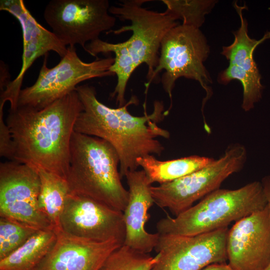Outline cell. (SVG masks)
I'll return each instance as SVG.
<instances>
[{
  "instance_id": "obj_19",
  "label": "cell",
  "mask_w": 270,
  "mask_h": 270,
  "mask_svg": "<svg viewBox=\"0 0 270 270\" xmlns=\"http://www.w3.org/2000/svg\"><path fill=\"white\" fill-rule=\"evenodd\" d=\"M56 238L53 228L38 230L18 249L0 260V270H33L52 248Z\"/></svg>"
},
{
  "instance_id": "obj_21",
  "label": "cell",
  "mask_w": 270,
  "mask_h": 270,
  "mask_svg": "<svg viewBox=\"0 0 270 270\" xmlns=\"http://www.w3.org/2000/svg\"><path fill=\"white\" fill-rule=\"evenodd\" d=\"M166 6L164 12L176 20H180L182 24L200 28L204 23L205 16L209 13L216 1L212 0H162Z\"/></svg>"
},
{
  "instance_id": "obj_7",
  "label": "cell",
  "mask_w": 270,
  "mask_h": 270,
  "mask_svg": "<svg viewBox=\"0 0 270 270\" xmlns=\"http://www.w3.org/2000/svg\"><path fill=\"white\" fill-rule=\"evenodd\" d=\"M48 56V54L44 56L35 82L21 90L18 107L42 109L76 90L84 81L114 76L110 70L114 62L112 56L85 62L78 56L75 46H68L66 54L51 68L47 66Z\"/></svg>"
},
{
  "instance_id": "obj_10",
  "label": "cell",
  "mask_w": 270,
  "mask_h": 270,
  "mask_svg": "<svg viewBox=\"0 0 270 270\" xmlns=\"http://www.w3.org/2000/svg\"><path fill=\"white\" fill-rule=\"evenodd\" d=\"M228 227L192 236L160 234L158 258L150 270H201L226 263Z\"/></svg>"
},
{
  "instance_id": "obj_26",
  "label": "cell",
  "mask_w": 270,
  "mask_h": 270,
  "mask_svg": "<svg viewBox=\"0 0 270 270\" xmlns=\"http://www.w3.org/2000/svg\"><path fill=\"white\" fill-rule=\"evenodd\" d=\"M201 270H234L226 263L214 264L206 266Z\"/></svg>"
},
{
  "instance_id": "obj_23",
  "label": "cell",
  "mask_w": 270,
  "mask_h": 270,
  "mask_svg": "<svg viewBox=\"0 0 270 270\" xmlns=\"http://www.w3.org/2000/svg\"><path fill=\"white\" fill-rule=\"evenodd\" d=\"M40 229L0 216V260L14 252Z\"/></svg>"
},
{
  "instance_id": "obj_11",
  "label": "cell",
  "mask_w": 270,
  "mask_h": 270,
  "mask_svg": "<svg viewBox=\"0 0 270 270\" xmlns=\"http://www.w3.org/2000/svg\"><path fill=\"white\" fill-rule=\"evenodd\" d=\"M40 181L36 170L10 160L0 164V216L36 228H53L40 210Z\"/></svg>"
},
{
  "instance_id": "obj_14",
  "label": "cell",
  "mask_w": 270,
  "mask_h": 270,
  "mask_svg": "<svg viewBox=\"0 0 270 270\" xmlns=\"http://www.w3.org/2000/svg\"><path fill=\"white\" fill-rule=\"evenodd\" d=\"M234 6L240 16V26L237 30L233 32L234 36L233 42L222 47L221 54L228 60L229 65L220 72L218 81L226 84L231 80H236L242 83L243 88L242 107L244 110L248 112L260 100L264 89L261 76L254 59V52L258 44L270 38V32L266 34L260 40L250 38L248 34V22L242 14L246 6H239L236 2Z\"/></svg>"
},
{
  "instance_id": "obj_16",
  "label": "cell",
  "mask_w": 270,
  "mask_h": 270,
  "mask_svg": "<svg viewBox=\"0 0 270 270\" xmlns=\"http://www.w3.org/2000/svg\"><path fill=\"white\" fill-rule=\"evenodd\" d=\"M125 177L128 186L129 197L123 212L126 227L124 245L137 252L150 254L154 250L160 234L146 231L149 209L154 203L151 192L152 184L144 171H128Z\"/></svg>"
},
{
  "instance_id": "obj_15",
  "label": "cell",
  "mask_w": 270,
  "mask_h": 270,
  "mask_svg": "<svg viewBox=\"0 0 270 270\" xmlns=\"http://www.w3.org/2000/svg\"><path fill=\"white\" fill-rule=\"evenodd\" d=\"M56 242L33 270H98L121 244L116 240L96 242L76 237L54 229Z\"/></svg>"
},
{
  "instance_id": "obj_8",
  "label": "cell",
  "mask_w": 270,
  "mask_h": 270,
  "mask_svg": "<svg viewBox=\"0 0 270 270\" xmlns=\"http://www.w3.org/2000/svg\"><path fill=\"white\" fill-rule=\"evenodd\" d=\"M246 158V148L238 143L232 144L220 158L205 167L172 182L152 186L154 203L176 216L218 189L228 176L243 168Z\"/></svg>"
},
{
  "instance_id": "obj_5",
  "label": "cell",
  "mask_w": 270,
  "mask_h": 270,
  "mask_svg": "<svg viewBox=\"0 0 270 270\" xmlns=\"http://www.w3.org/2000/svg\"><path fill=\"white\" fill-rule=\"evenodd\" d=\"M267 206L261 182L236 190L218 188L174 218L167 216L160 219L156 225L157 232L185 236L205 234L228 227Z\"/></svg>"
},
{
  "instance_id": "obj_25",
  "label": "cell",
  "mask_w": 270,
  "mask_h": 270,
  "mask_svg": "<svg viewBox=\"0 0 270 270\" xmlns=\"http://www.w3.org/2000/svg\"><path fill=\"white\" fill-rule=\"evenodd\" d=\"M261 182L266 198L270 216V174L264 176L262 178ZM264 270H270V264Z\"/></svg>"
},
{
  "instance_id": "obj_22",
  "label": "cell",
  "mask_w": 270,
  "mask_h": 270,
  "mask_svg": "<svg viewBox=\"0 0 270 270\" xmlns=\"http://www.w3.org/2000/svg\"><path fill=\"white\" fill-rule=\"evenodd\" d=\"M158 257V254L152 256L123 244L109 255L98 270H150Z\"/></svg>"
},
{
  "instance_id": "obj_1",
  "label": "cell",
  "mask_w": 270,
  "mask_h": 270,
  "mask_svg": "<svg viewBox=\"0 0 270 270\" xmlns=\"http://www.w3.org/2000/svg\"><path fill=\"white\" fill-rule=\"evenodd\" d=\"M83 106L76 90L40 110L19 106L6 119L12 160L66 180L74 125Z\"/></svg>"
},
{
  "instance_id": "obj_12",
  "label": "cell",
  "mask_w": 270,
  "mask_h": 270,
  "mask_svg": "<svg viewBox=\"0 0 270 270\" xmlns=\"http://www.w3.org/2000/svg\"><path fill=\"white\" fill-rule=\"evenodd\" d=\"M71 236L96 242L126 238L124 213L92 198L70 192L60 218V228Z\"/></svg>"
},
{
  "instance_id": "obj_2",
  "label": "cell",
  "mask_w": 270,
  "mask_h": 270,
  "mask_svg": "<svg viewBox=\"0 0 270 270\" xmlns=\"http://www.w3.org/2000/svg\"><path fill=\"white\" fill-rule=\"evenodd\" d=\"M83 106V110L76 120L74 131L102 138L110 143L118 153L121 178L128 171L137 170L136 160L149 154L160 156L164 147L156 138H168L169 132L160 128L156 122L166 114L163 103L154 102L153 112L146 111L143 116L130 114L128 106L138 102L132 96L124 106H108L96 97L94 86L85 84L76 88Z\"/></svg>"
},
{
  "instance_id": "obj_17",
  "label": "cell",
  "mask_w": 270,
  "mask_h": 270,
  "mask_svg": "<svg viewBox=\"0 0 270 270\" xmlns=\"http://www.w3.org/2000/svg\"><path fill=\"white\" fill-rule=\"evenodd\" d=\"M215 160L212 158L192 155L177 159L160 160L152 154L140 157L136 160L138 166L142 168L152 184L172 182L198 170Z\"/></svg>"
},
{
  "instance_id": "obj_24",
  "label": "cell",
  "mask_w": 270,
  "mask_h": 270,
  "mask_svg": "<svg viewBox=\"0 0 270 270\" xmlns=\"http://www.w3.org/2000/svg\"><path fill=\"white\" fill-rule=\"evenodd\" d=\"M3 116V108H0V155L12 160L14 152V143Z\"/></svg>"
},
{
  "instance_id": "obj_9",
  "label": "cell",
  "mask_w": 270,
  "mask_h": 270,
  "mask_svg": "<svg viewBox=\"0 0 270 270\" xmlns=\"http://www.w3.org/2000/svg\"><path fill=\"white\" fill-rule=\"evenodd\" d=\"M108 0H52L44 17L52 32L66 47L79 44L84 49L111 30L116 18L110 12Z\"/></svg>"
},
{
  "instance_id": "obj_20",
  "label": "cell",
  "mask_w": 270,
  "mask_h": 270,
  "mask_svg": "<svg viewBox=\"0 0 270 270\" xmlns=\"http://www.w3.org/2000/svg\"><path fill=\"white\" fill-rule=\"evenodd\" d=\"M37 171L40 181L39 208L54 229H59L60 216L70 193L68 181L42 169Z\"/></svg>"
},
{
  "instance_id": "obj_18",
  "label": "cell",
  "mask_w": 270,
  "mask_h": 270,
  "mask_svg": "<svg viewBox=\"0 0 270 270\" xmlns=\"http://www.w3.org/2000/svg\"><path fill=\"white\" fill-rule=\"evenodd\" d=\"M68 47L52 31L23 44L22 68L16 78L6 84L2 94V98L6 101H9L11 105H16L24 75L34 61L50 51L56 52L62 58L66 53Z\"/></svg>"
},
{
  "instance_id": "obj_4",
  "label": "cell",
  "mask_w": 270,
  "mask_h": 270,
  "mask_svg": "<svg viewBox=\"0 0 270 270\" xmlns=\"http://www.w3.org/2000/svg\"><path fill=\"white\" fill-rule=\"evenodd\" d=\"M119 166L118 153L110 143L74 131L66 178L70 192L123 212L129 193L121 182Z\"/></svg>"
},
{
  "instance_id": "obj_13",
  "label": "cell",
  "mask_w": 270,
  "mask_h": 270,
  "mask_svg": "<svg viewBox=\"0 0 270 270\" xmlns=\"http://www.w3.org/2000/svg\"><path fill=\"white\" fill-rule=\"evenodd\" d=\"M228 264L234 270H264L270 264V216L267 206L236 221L228 230Z\"/></svg>"
},
{
  "instance_id": "obj_6",
  "label": "cell",
  "mask_w": 270,
  "mask_h": 270,
  "mask_svg": "<svg viewBox=\"0 0 270 270\" xmlns=\"http://www.w3.org/2000/svg\"><path fill=\"white\" fill-rule=\"evenodd\" d=\"M210 54L206 38L200 28L178 24L170 30L164 36L160 45L158 65L148 82L145 83V93L150 85L156 80L161 82L165 92L170 99L176 82L180 78L198 82L206 92L202 111L206 101L212 96L208 85L212 82L204 62Z\"/></svg>"
},
{
  "instance_id": "obj_3",
  "label": "cell",
  "mask_w": 270,
  "mask_h": 270,
  "mask_svg": "<svg viewBox=\"0 0 270 270\" xmlns=\"http://www.w3.org/2000/svg\"><path fill=\"white\" fill-rule=\"evenodd\" d=\"M148 0H122L118 6H110V12L122 20L130 21L106 34H120L130 31L131 36L126 41L108 42L98 38L88 43L84 50L93 56L99 54L114 53V62L110 70L116 76L117 82L110 94L116 98L118 107L126 102L125 92L133 72L142 64L148 66L147 82L151 78L158 65L162 41L167 32L178 24L166 14L149 10L143 7Z\"/></svg>"
}]
</instances>
